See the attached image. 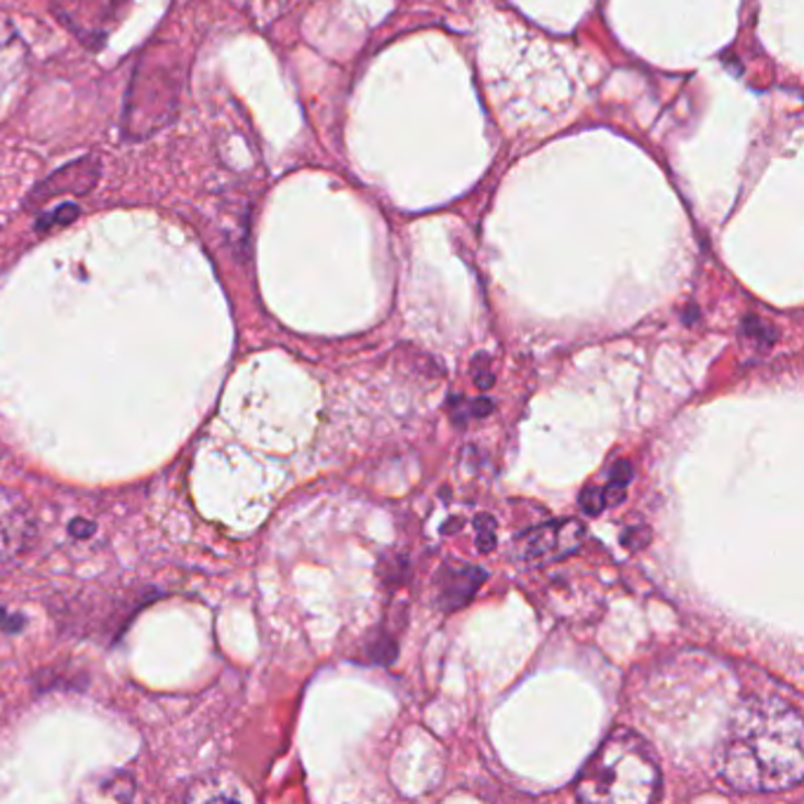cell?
Masks as SVG:
<instances>
[{
	"mask_svg": "<svg viewBox=\"0 0 804 804\" xmlns=\"http://www.w3.org/2000/svg\"><path fill=\"white\" fill-rule=\"evenodd\" d=\"M658 795V762L649 744L630 729L613 732L576 779V797L592 804H646Z\"/></svg>",
	"mask_w": 804,
	"mask_h": 804,
	"instance_id": "cell-2",
	"label": "cell"
},
{
	"mask_svg": "<svg viewBox=\"0 0 804 804\" xmlns=\"http://www.w3.org/2000/svg\"><path fill=\"white\" fill-rule=\"evenodd\" d=\"M98 180H100V161L88 156V159L69 163L61 170L53 172L50 178L36 186V192L34 196H31V201L45 203L47 199L59 196V194H88L90 189L98 184Z\"/></svg>",
	"mask_w": 804,
	"mask_h": 804,
	"instance_id": "cell-8",
	"label": "cell"
},
{
	"mask_svg": "<svg viewBox=\"0 0 804 804\" xmlns=\"http://www.w3.org/2000/svg\"><path fill=\"white\" fill-rule=\"evenodd\" d=\"M494 404L488 399H472V401H461L458 411H453V422H467L469 418H482L491 414Z\"/></svg>",
	"mask_w": 804,
	"mask_h": 804,
	"instance_id": "cell-13",
	"label": "cell"
},
{
	"mask_svg": "<svg viewBox=\"0 0 804 804\" xmlns=\"http://www.w3.org/2000/svg\"><path fill=\"white\" fill-rule=\"evenodd\" d=\"M580 508H582V512L590 514V517L602 514V512L607 510V506H604V496H602V488L588 486L586 491L580 494Z\"/></svg>",
	"mask_w": 804,
	"mask_h": 804,
	"instance_id": "cell-14",
	"label": "cell"
},
{
	"mask_svg": "<svg viewBox=\"0 0 804 804\" xmlns=\"http://www.w3.org/2000/svg\"><path fill=\"white\" fill-rule=\"evenodd\" d=\"M394 654H397V646L389 639H383V644H375L369 649V656L377 664H389V660H394Z\"/></svg>",
	"mask_w": 804,
	"mask_h": 804,
	"instance_id": "cell-16",
	"label": "cell"
},
{
	"mask_svg": "<svg viewBox=\"0 0 804 804\" xmlns=\"http://www.w3.org/2000/svg\"><path fill=\"white\" fill-rule=\"evenodd\" d=\"M611 479L613 482H621V484L627 486L630 482H633V467H630L627 461L616 463V465H613V469H611Z\"/></svg>",
	"mask_w": 804,
	"mask_h": 804,
	"instance_id": "cell-18",
	"label": "cell"
},
{
	"mask_svg": "<svg viewBox=\"0 0 804 804\" xmlns=\"http://www.w3.org/2000/svg\"><path fill=\"white\" fill-rule=\"evenodd\" d=\"M625 484L621 482H609L604 488H602V496H604V506L607 508H613V506H621V502L625 500Z\"/></svg>",
	"mask_w": 804,
	"mask_h": 804,
	"instance_id": "cell-15",
	"label": "cell"
},
{
	"mask_svg": "<svg viewBox=\"0 0 804 804\" xmlns=\"http://www.w3.org/2000/svg\"><path fill=\"white\" fill-rule=\"evenodd\" d=\"M78 215H81V211H78L76 206H73V203H65V206H59V208H55V211H47V213H43L41 217H38V229L41 231H47V229H53V227H61V225H69V223H73V219L78 217Z\"/></svg>",
	"mask_w": 804,
	"mask_h": 804,
	"instance_id": "cell-10",
	"label": "cell"
},
{
	"mask_svg": "<svg viewBox=\"0 0 804 804\" xmlns=\"http://www.w3.org/2000/svg\"><path fill=\"white\" fill-rule=\"evenodd\" d=\"M475 529H477V550L479 552H494L496 550V531H498V524L494 522V517L479 514L475 519Z\"/></svg>",
	"mask_w": 804,
	"mask_h": 804,
	"instance_id": "cell-12",
	"label": "cell"
},
{
	"mask_svg": "<svg viewBox=\"0 0 804 804\" xmlns=\"http://www.w3.org/2000/svg\"><path fill=\"white\" fill-rule=\"evenodd\" d=\"M36 539V517L29 500L0 484V574L22 559Z\"/></svg>",
	"mask_w": 804,
	"mask_h": 804,
	"instance_id": "cell-6",
	"label": "cell"
},
{
	"mask_svg": "<svg viewBox=\"0 0 804 804\" xmlns=\"http://www.w3.org/2000/svg\"><path fill=\"white\" fill-rule=\"evenodd\" d=\"M184 81V59L175 47L156 45L139 59L125 104L123 133L128 139L149 137L178 114Z\"/></svg>",
	"mask_w": 804,
	"mask_h": 804,
	"instance_id": "cell-3",
	"label": "cell"
},
{
	"mask_svg": "<svg viewBox=\"0 0 804 804\" xmlns=\"http://www.w3.org/2000/svg\"><path fill=\"white\" fill-rule=\"evenodd\" d=\"M26 67V45L22 43L18 29L0 14V86L12 83Z\"/></svg>",
	"mask_w": 804,
	"mask_h": 804,
	"instance_id": "cell-9",
	"label": "cell"
},
{
	"mask_svg": "<svg viewBox=\"0 0 804 804\" xmlns=\"http://www.w3.org/2000/svg\"><path fill=\"white\" fill-rule=\"evenodd\" d=\"M744 336H748V340H755L760 347H771V342L777 340V330L758 317H746Z\"/></svg>",
	"mask_w": 804,
	"mask_h": 804,
	"instance_id": "cell-11",
	"label": "cell"
},
{
	"mask_svg": "<svg viewBox=\"0 0 804 804\" xmlns=\"http://www.w3.org/2000/svg\"><path fill=\"white\" fill-rule=\"evenodd\" d=\"M128 0H55L53 10L78 41L100 47L123 18Z\"/></svg>",
	"mask_w": 804,
	"mask_h": 804,
	"instance_id": "cell-4",
	"label": "cell"
},
{
	"mask_svg": "<svg viewBox=\"0 0 804 804\" xmlns=\"http://www.w3.org/2000/svg\"><path fill=\"white\" fill-rule=\"evenodd\" d=\"M475 383H477L479 389H488L494 385V373H491V369H488L486 361H484V369L479 364V359L475 361Z\"/></svg>",
	"mask_w": 804,
	"mask_h": 804,
	"instance_id": "cell-17",
	"label": "cell"
},
{
	"mask_svg": "<svg viewBox=\"0 0 804 804\" xmlns=\"http://www.w3.org/2000/svg\"><path fill=\"white\" fill-rule=\"evenodd\" d=\"M717 777L740 793H779L804 777L802 717L777 697L736 707L715 755Z\"/></svg>",
	"mask_w": 804,
	"mask_h": 804,
	"instance_id": "cell-1",
	"label": "cell"
},
{
	"mask_svg": "<svg viewBox=\"0 0 804 804\" xmlns=\"http://www.w3.org/2000/svg\"><path fill=\"white\" fill-rule=\"evenodd\" d=\"M586 541V526L578 519H562L535 526L517 539V559L529 566H543L574 555Z\"/></svg>",
	"mask_w": 804,
	"mask_h": 804,
	"instance_id": "cell-5",
	"label": "cell"
},
{
	"mask_svg": "<svg viewBox=\"0 0 804 804\" xmlns=\"http://www.w3.org/2000/svg\"><path fill=\"white\" fill-rule=\"evenodd\" d=\"M486 580V571L472 564H444L437 571V604L441 611H458L472 602L482 582Z\"/></svg>",
	"mask_w": 804,
	"mask_h": 804,
	"instance_id": "cell-7",
	"label": "cell"
}]
</instances>
